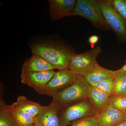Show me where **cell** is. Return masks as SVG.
Returning a JSON list of instances; mask_svg holds the SVG:
<instances>
[{
    "instance_id": "cell-13",
    "label": "cell",
    "mask_w": 126,
    "mask_h": 126,
    "mask_svg": "<svg viewBox=\"0 0 126 126\" xmlns=\"http://www.w3.org/2000/svg\"><path fill=\"white\" fill-rule=\"evenodd\" d=\"M111 97L93 86H91L88 99L98 115L103 111L109 105Z\"/></svg>"
},
{
    "instance_id": "cell-26",
    "label": "cell",
    "mask_w": 126,
    "mask_h": 126,
    "mask_svg": "<svg viewBox=\"0 0 126 126\" xmlns=\"http://www.w3.org/2000/svg\"><path fill=\"white\" fill-rule=\"evenodd\" d=\"M31 126H41L37 122L35 121V123Z\"/></svg>"
},
{
    "instance_id": "cell-1",
    "label": "cell",
    "mask_w": 126,
    "mask_h": 126,
    "mask_svg": "<svg viewBox=\"0 0 126 126\" xmlns=\"http://www.w3.org/2000/svg\"><path fill=\"white\" fill-rule=\"evenodd\" d=\"M33 54L43 57L59 70L68 69L75 53L63 44L54 41H43L30 45Z\"/></svg>"
},
{
    "instance_id": "cell-19",
    "label": "cell",
    "mask_w": 126,
    "mask_h": 126,
    "mask_svg": "<svg viewBox=\"0 0 126 126\" xmlns=\"http://www.w3.org/2000/svg\"><path fill=\"white\" fill-rule=\"evenodd\" d=\"M115 78L113 74L104 80L93 85L94 87L107 94L109 96H113Z\"/></svg>"
},
{
    "instance_id": "cell-7",
    "label": "cell",
    "mask_w": 126,
    "mask_h": 126,
    "mask_svg": "<svg viewBox=\"0 0 126 126\" xmlns=\"http://www.w3.org/2000/svg\"><path fill=\"white\" fill-rule=\"evenodd\" d=\"M77 75L69 69L59 70L55 72L41 94L53 97L73 83Z\"/></svg>"
},
{
    "instance_id": "cell-11",
    "label": "cell",
    "mask_w": 126,
    "mask_h": 126,
    "mask_svg": "<svg viewBox=\"0 0 126 126\" xmlns=\"http://www.w3.org/2000/svg\"><path fill=\"white\" fill-rule=\"evenodd\" d=\"M126 119V112L110 104L103 111L97 115L99 126H114Z\"/></svg>"
},
{
    "instance_id": "cell-6",
    "label": "cell",
    "mask_w": 126,
    "mask_h": 126,
    "mask_svg": "<svg viewBox=\"0 0 126 126\" xmlns=\"http://www.w3.org/2000/svg\"><path fill=\"white\" fill-rule=\"evenodd\" d=\"M101 52V48L98 46L83 53L75 54L70 61L69 69L76 75L86 76L97 63V57Z\"/></svg>"
},
{
    "instance_id": "cell-23",
    "label": "cell",
    "mask_w": 126,
    "mask_h": 126,
    "mask_svg": "<svg viewBox=\"0 0 126 126\" xmlns=\"http://www.w3.org/2000/svg\"><path fill=\"white\" fill-rule=\"evenodd\" d=\"M99 39V37L97 35H92L89 38V43L91 46H94L95 44H96L98 42Z\"/></svg>"
},
{
    "instance_id": "cell-15",
    "label": "cell",
    "mask_w": 126,
    "mask_h": 126,
    "mask_svg": "<svg viewBox=\"0 0 126 126\" xmlns=\"http://www.w3.org/2000/svg\"><path fill=\"white\" fill-rule=\"evenodd\" d=\"M14 104L29 115L35 117L43 108L40 104L32 101L26 97L19 96Z\"/></svg>"
},
{
    "instance_id": "cell-9",
    "label": "cell",
    "mask_w": 126,
    "mask_h": 126,
    "mask_svg": "<svg viewBox=\"0 0 126 126\" xmlns=\"http://www.w3.org/2000/svg\"><path fill=\"white\" fill-rule=\"evenodd\" d=\"M62 107L52 101L49 105L43 106L35 117V121L41 126H61L60 113Z\"/></svg>"
},
{
    "instance_id": "cell-12",
    "label": "cell",
    "mask_w": 126,
    "mask_h": 126,
    "mask_svg": "<svg viewBox=\"0 0 126 126\" xmlns=\"http://www.w3.org/2000/svg\"><path fill=\"white\" fill-rule=\"evenodd\" d=\"M55 69L53 66L41 56L33 54L23 63L21 73L45 72Z\"/></svg>"
},
{
    "instance_id": "cell-21",
    "label": "cell",
    "mask_w": 126,
    "mask_h": 126,
    "mask_svg": "<svg viewBox=\"0 0 126 126\" xmlns=\"http://www.w3.org/2000/svg\"><path fill=\"white\" fill-rule=\"evenodd\" d=\"M113 9L126 21V0H110Z\"/></svg>"
},
{
    "instance_id": "cell-24",
    "label": "cell",
    "mask_w": 126,
    "mask_h": 126,
    "mask_svg": "<svg viewBox=\"0 0 126 126\" xmlns=\"http://www.w3.org/2000/svg\"><path fill=\"white\" fill-rule=\"evenodd\" d=\"M114 126H126V119Z\"/></svg>"
},
{
    "instance_id": "cell-4",
    "label": "cell",
    "mask_w": 126,
    "mask_h": 126,
    "mask_svg": "<svg viewBox=\"0 0 126 126\" xmlns=\"http://www.w3.org/2000/svg\"><path fill=\"white\" fill-rule=\"evenodd\" d=\"M97 115L88 99L62 107L60 113L61 126H67L75 120Z\"/></svg>"
},
{
    "instance_id": "cell-3",
    "label": "cell",
    "mask_w": 126,
    "mask_h": 126,
    "mask_svg": "<svg viewBox=\"0 0 126 126\" xmlns=\"http://www.w3.org/2000/svg\"><path fill=\"white\" fill-rule=\"evenodd\" d=\"M79 16L87 19L94 26L102 30H111L103 15L97 0H78L77 1L72 16Z\"/></svg>"
},
{
    "instance_id": "cell-10",
    "label": "cell",
    "mask_w": 126,
    "mask_h": 126,
    "mask_svg": "<svg viewBox=\"0 0 126 126\" xmlns=\"http://www.w3.org/2000/svg\"><path fill=\"white\" fill-rule=\"evenodd\" d=\"M76 0H49V13L51 19L56 20L72 13L77 2Z\"/></svg>"
},
{
    "instance_id": "cell-5",
    "label": "cell",
    "mask_w": 126,
    "mask_h": 126,
    "mask_svg": "<svg viewBox=\"0 0 126 126\" xmlns=\"http://www.w3.org/2000/svg\"><path fill=\"white\" fill-rule=\"evenodd\" d=\"M105 20L121 43L126 44V21L113 9L110 0H97Z\"/></svg>"
},
{
    "instance_id": "cell-8",
    "label": "cell",
    "mask_w": 126,
    "mask_h": 126,
    "mask_svg": "<svg viewBox=\"0 0 126 126\" xmlns=\"http://www.w3.org/2000/svg\"><path fill=\"white\" fill-rule=\"evenodd\" d=\"M53 70L38 72L21 73V82L33 89L41 94L55 74Z\"/></svg>"
},
{
    "instance_id": "cell-16",
    "label": "cell",
    "mask_w": 126,
    "mask_h": 126,
    "mask_svg": "<svg viewBox=\"0 0 126 126\" xmlns=\"http://www.w3.org/2000/svg\"><path fill=\"white\" fill-rule=\"evenodd\" d=\"M6 107L21 126H31L35 123V117L27 114L14 103L6 105Z\"/></svg>"
},
{
    "instance_id": "cell-14",
    "label": "cell",
    "mask_w": 126,
    "mask_h": 126,
    "mask_svg": "<svg viewBox=\"0 0 126 126\" xmlns=\"http://www.w3.org/2000/svg\"><path fill=\"white\" fill-rule=\"evenodd\" d=\"M115 70H109L99 65L98 63L87 75L84 77L85 80L91 86L103 81L114 74Z\"/></svg>"
},
{
    "instance_id": "cell-2",
    "label": "cell",
    "mask_w": 126,
    "mask_h": 126,
    "mask_svg": "<svg viewBox=\"0 0 126 126\" xmlns=\"http://www.w3.org/2000/svg\"><path fill=\"white\" fill-rule=\"evenodd\" d=\"M91 86L82 76L77 75L73 83L53 97L52 101L59 103L62 107L88 99Z\"/></svg>"
},
{
    "instance_id": "cell-18",
    "label": "cell",
    "mask_w": 126,
    "mask_h": 126,
    "mask_svg": "<svg viewBox=\"0 0 126 126\" xmlns=\"http://www.w3.org/2000/svg\"><path fill=\"white\" fill-rule=\"evenodd\" d=\"M0 126H21L6 107L1 100L0 106Z\"/></svg>"
},
{
    "instance_id": "cell-25",
    "label": "cell",
    "mask_w": 126,
    "mask_h": 126,
    "mask_svg": "<svg viewBox=\"0 0 126 126\" xmlns=\"http://www.w3.org/2000/svg\"><path fill=\"white\" fill-rule=\"evenodd\" d=\"M121 70H122V71H123L125 73H126V64H125V65L123 66V67H122V68H121V69H120Z\"/></svg>"
},
{
    "instance_id": "cell-20",
    "label": "cell",
    "mask_w": 126,
    "mask_h": 126,
    "mask_svg": "<svg viewBox=\"0 0 126 126\" xmlns=\"http://www.w3.org/2000/svg\"><path fill=\"white\" fill-rule=\"evenodd\" d=\"M70 124V126H99L97 120V115L75 120Z\"/></svg>"
},
{
    "instance_id": "cell-17",
    "label": "cell",
    "mask_w": 126,
    "mask_h": 126,
    "mask_svg": "<svg viewBox=\"0 0 126 126\" xmlns=\"http://www.w3.org/2000/svg\"><path fill=\"white\" fill-rule=\"evenodd\" d=\"M113 75L115 78L113 96H119L126 91V73L119 69L115 70Z\"/></svg>"
},
{
    "instance_id": "cell-22",
    "label": "cell",
    "mask_w": 126,
    "mask_h": 126,
    "mask_svg": "<svg viewBox=\"0 0 126 126\" xmlns=\"http://www.w3.org/2000/svg\"><path fill=\"white\" fill-rule=\"evenodd\" d=\"M109 104L122 111L126 113V98L112 96Z\"/></svg>"
},
{
    "instance_id": "cell-27",
    "label": "cell",
    "mask_w": 126,
    "mask_h": 126,
    "mask_svg": "<svg viewBox=\"0 0 126 126\" xmlns=\"http://www.w3.org/2000/svg\"><path fill=\"white\" fill-rule=\"evenodd\" d=\"M119 96L123 97L126 98V92L123 94L121 96Z\"/></svg>"
}]
</instances>
